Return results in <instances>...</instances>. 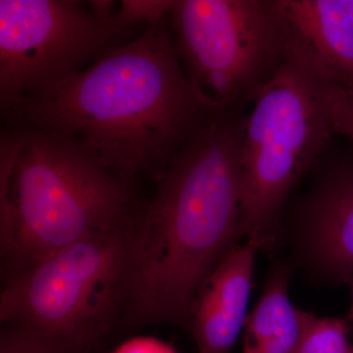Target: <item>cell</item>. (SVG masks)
Listing matches in <instances>:
<instances>
[{
  "instance_id": "30bf717a",
  "label": "cell",
  "mask_w": 353,
  "mask_h": 353,
  "mask_svg": "<svg viewBox=\"0 0 353 353\" xmlns=\"http://www.w3.org/2000/svg\"><path fill=\"white\" fill-rule=\"evenodd\" d=\"M299 39L327 73L353 85V0H281Z\"/></svg>"
},
{
  "instance_id": "7a4b0ae2",
  "label": "cell",
  "mask_w": 353,
  "mask_h": 353,
  "mask_svg": "<svg viewBox=\"0 0 353 353\" xmlns=\"http://www.w3.org/2000/svg\"><path fill=\"white\" fill-rule=\"evenodd\" d=\"M246 113L218 111L154 183L130 225L127 303L132 326L189 329L196 294L239 236Z\"/></svg>"
},
{
  "instance_id": "52a82bcc",
  "label": "cell",
  "mask_w": 353,
  "mask_h": 353,
  "mask_svg": "<svg viewBox=\"0 0 353 353\" xmlns=\"http://www.w3.org/2000/svg\"><path fill=\"white\" fill-rule=\"evenodd\" d=\"M128 28L80 0H0V108L69 80L128 43Z\"/></svg>"
},
{
  "instance_id": "9c48e42d",
  "label": "cell",
  "mask_w": 353,
  "mask_h": 353,
  "mask_svg": "<svg viewBox=\"0 0 353 353\" xmlns=\"http://www.w3.org/2000/svg\"><path fill=\"white\" fill-rule=\"evenodd\" d=\"M259 248L250 240L233 246L202 284L189 326L197 353H231L248 317L253 266Z\"/></svg>"
},
{
  "instance_id": "4fadbf2b",
  "label": "cell",
  "mask_w": 353,
  "mask_h": 353,
  "mask_svg": "<svg viewBox=\"0 0 353 353\" xmlns=\"http://www.w3.org/2000/svg\"><path fill=\"white\" fill-rule=\"evenodd\" d=\"M323 90L334 134L353 143V85L336 80L323 70Z\"/></svg>"
},
{
  "instance_id": "6da1fadb",
  "label": "cell",
  "mask_w": 353,
  "mask_h": 353,
  "mask_svg": "<svg viewBox=\"0 0 353 353\" xmlns=\"http://www.w3.org/2000/svg\"><path fill=\"white\" fill-rule=\"evenodd\" d=\"M170 15L69 80L22 97L1 114L3 124L57 132L128 182H157L219 111L188 78Z\"/></svg>"
},
{
  "instance_id": "5bb4252c",
  "label": "cell",
  "mask_w": 353,
  "mask_h": 353,
  "mask_svg": "<svg viewBox=\"0 0 353 353\" xmlns=\"http://www.w3.org/2000/svg\"><path fill=\"white\" fill-rule=\"evenodd\" d=\"M176 0H122L114 20L128 28L157 24L170 15Z\"/></svg>"
},
{
  "instance_id": "2e32d148",
  "label": "cell",
  "mask_w": 353,
  "mask_h": 353,
  "mask_svg": "<svg viewBox=\"0 0 353 353\" xmlns=\"http://www.w3.org/2000/svg\"><path fill=\"white\" fill-rule=\"evenodd\" d=\"M111 353H176L169 343L152 336H137L125 341Z\"/></svg>"
},
{
  "instance_id": "ac0fdd59",
  "label": "cell",
  "mask_w": 353,
  "mask_h": 353,
  "mask_svg": "<svg viewBox=\"0 0 353 353\" xmlns=\"http://www.w3.org/2000/svg\"><path fill=\"white\" fill-rule=\"evenodd\" d=\"M350 353H353V347H352V352H350Z\"/></svg>"
},
{
  "instance_id": "277c9868",
  "label": "cell",
  "mask_w": 353,
  "mask_h": 353,
  "mask_svg": "<svg viewBox=\"0 0 353 353\" xmlns=\"http://www.w3.org/2000/svg\"><path fill=\"white\" fill-rule=\"evenodd\" d=\"M282 68L246 114L240 150L239 236L271 243L292 189L336 145L323 72L296 36Z\"/></svg>"
},
{
  "instance_id": "e0dca14e",
  "label": "cell",
  "mask_w": 353,
  "mask_h": 353,
  "mask_svg": "<svg viewBox=\"0 0 353 353\" xmlns=\"http://www.w3.org/2000/svg\"><path fill=\"white\" fill-rule=\"evenodd\" d=\"M348 283L350 284V288H352V305H350V311H348L347 317L345 318L347 320V323L350 324H352L353 323V276L350 279Z\"/></svg>"
},
{
  "instance_id": "9a60e30c",
  "label": "cell",
  "mask_w": 353,
  "mask_h": 353,
  "mask_svg": "<svg viewBox=\"0 0 353 353\" xmlns=\"http://www.w3.org/2000/svg\"><path fill=\"white\" fill-rule=\"evenodd\" d=\"M0 353H54L29 334L12 327L2 326Z\"/></svg>"
},
{
  "instance_id": "ba28073f",
  "label": "cell",
  "mask_w": 353,
  "mask_h": 353,
  "mask_svg": "<svg viewBox=\"0 0 353 353\" xmlns=\"http://www.w3.org/2000/svg\"><path fill=\"white\" fill-rule=\"evenodd\" d=\"M310 176L294 219L321 272L348 282L353 276V143H336Z\"/></svg>"
},
{
  "instance_id": "5b68a950",
  "label": "cell",
  "mask_w": 353,
  "mask_h": 353,
  "mask_svg": "<svg viewBox=\"0 0 353 353\" xmlns=\"http://www.w3.org/2000/svg\"><path fill=\"white\" fill-rule=\"evenodd\" d=\"M132 218L7 274L2 326L29 334L54 353L99 352L126 307Z\"/></svg>"
},
{
  "instance_id": "3957f363",
  "label": "cell",
  "mask_w": 353,
  "mask_h": 353,
  "mask_svg": "<svg viewBox=\"0 0 353 353\" xmlns=\"http://www.w3.org/2000/svg\"><path fill=\"white\" fill-rule=\"evenodd\" d=\"M8 126V125H6ZM2 128L0 248L6 275L124 224L138 208L128 182L57 132Z\"/></svg>"
},
{
  "instance_id": "8992f818",
  "label": "cell",
  "mask_w": 353,
  "mask_h": 353,
  "mask_svg": "<svg viewBox=\"0 0 353 353\" xmlns=\"http://www.w3.org/2000/svg\"><path fill=\"white\" fill-rule=\"evenodd\" d=\"M170 23L190 82L218 110L234 113H246L296 38L281 0H176Z\"/></svg>"
},
{
  "instance_id": "7c38bea8",
  "label": "cell",
  "mask_w": 353,
  "mask_h": 353,
  "mask_svg": "<svg viewBox=\"0 0 353 353\" xmlns=\"http://www.w3.org/2000/svg\"><path fill=\"white\" fill-rule=\"evenodd\" d=\"M350 324L340 318L309 315L305 336L297 353H350Z\"/></svg>"
},
{
  "instance_id": "8fae6325",
  "label": "cell",
  "mask_w": 353,
  "mask_h": 353,
  "mask_svg": "<svg viewBox=\"0 0 353 353\" xmlns=\"http://www.w3.org/2000/svg\"><path fill=\"white\" fill-rule=\"evenodd\" d=\"M290 271L279 266L272 272L263 294L248 315L243 353H297L310 313L296 308L288 292Z\"/></svg>"
}]
</instances>
